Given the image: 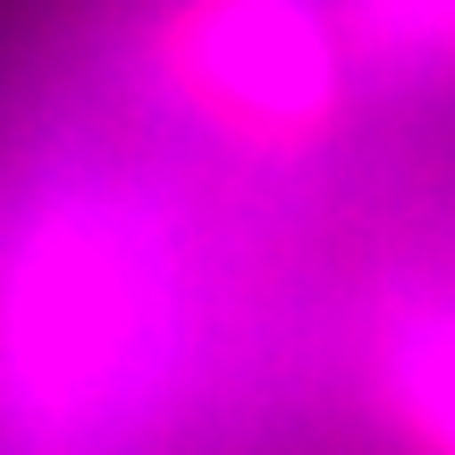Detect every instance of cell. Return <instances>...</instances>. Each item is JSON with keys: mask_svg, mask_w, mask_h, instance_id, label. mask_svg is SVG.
<instances>
[{"mask_svg": "<svg viewBox=\"0 0 455 455\" xmlns=\"http://www.w3.org/2000/svg\"><path fill=\"white\" fill-rule=\"evenodd\" d=\"M178 76L244 144H312L346 101V43L312 0H195Z\"/></svg>", "mask_w": 455, "mask_h": 455, "instance_id": "obj_1", "label": "cell"}, {"mask_svg": "<svg viewBox=\"0 0 455 455\" xmlns=\"http://www.w3.org/2000/svg\"><path fill=\"white\" fill-rule=\"evenodd\" d=\"M388 396L430 455H455V312H413L388 338Z\"/></svg>", "mask_w": 455, "mask_h": 455, "instance_id": "obj_2", "label": "cell"}, {"mask_svg": "<svg viewBox=\"0 0 455 455\" xmlns=\"http://www.w3.org/2000/svg\"><path fill=\"white\" fill-rule=\"evenodd\" d=\"M355 43L379 51V60L455 68V0H355Z\"/></svg>", "mask_w": 455, "mask_h": 455, "instance_id": "obj_3", "label": "cell"}]
</instances>
